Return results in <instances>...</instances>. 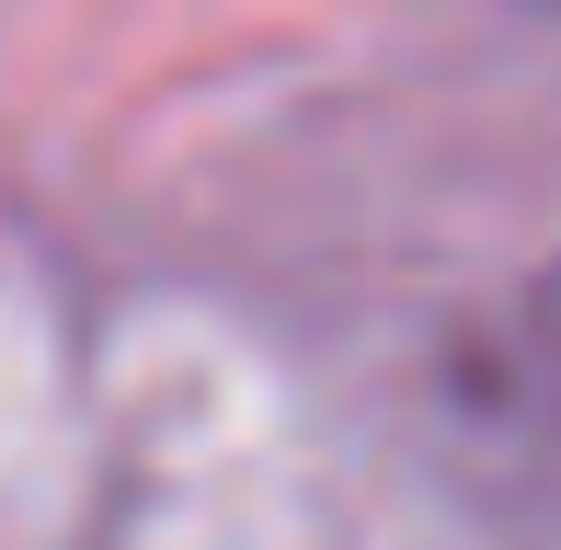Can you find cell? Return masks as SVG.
I'll return each instance as SVG.
<instances>
[{"label": "cell", "instance_id": "cell-1", "mask_svg": "<svg viewBox=\"0 0 561 550\" xmlns=\"http://www.w3.org/2000/svg\"><path fill=\"white\" fill-rule=\"evenodd\" d=\"M470 402L539 470H561V275H539V287L493 321V344L470 356Z\"/></svg>", "mask_w": 561, "mask_h": 550}]
</instances>
